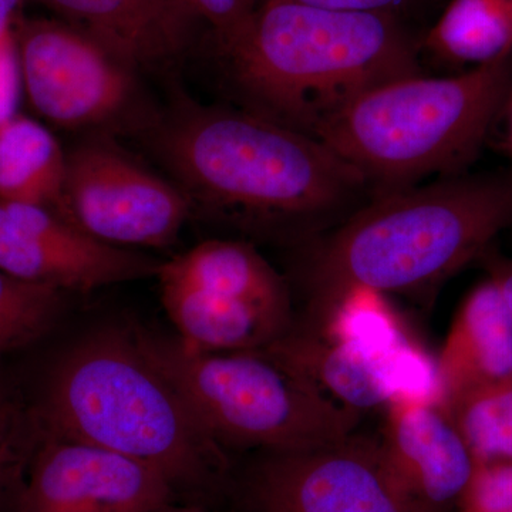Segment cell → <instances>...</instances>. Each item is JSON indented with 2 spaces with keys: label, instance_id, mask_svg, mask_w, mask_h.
Segmentation results:
<instances>
[{
  "label": "cell",
  "instance_id": "484cf974",
  "mask_svg": "<svg viewBox=\"0 0 512 512\" xmlns=\"http://www.w3.org/2000/svg\"><path fill=\"white\" fill-rule=\"evenodd\" d=\"M478 261L483 262L488 278L494 282L512 320V258L488 248Z\"/></svg>",
  "mask_w": 512,
  "mask_h": 512
},
{
  "label": "cell",
  "instance_id": "30bf717a",
  "mask_svg": "<svg viewBox=\"0 0 512 512\" xmlns=\"http://www.w3.org/2000/svg\"><path fill=\"white\" fill-rule=\"evenodd\" d=\"M15 40L30 106L55 126H111L134 107L136 72L69 23L19 20Z\"/></svg>",
  "mask_w": 512,
  "mask_h": 512
},
{
  "label": "cell",
  "instance_id": "9c48e42d",
  "mask_svg": "<svg viewBox=\"0 0 512 512\" xmlns=\"http://www.w3.org/2000/svg\"><path fill=\"white\" fill-rule=\"evenodd\" d=\"M232 490L241 512H414L380 439L356 431L308 450L265 451Z\"/></svg>",
  "mask_w": 512,
  "mask_h": 512
},
{
  "label": "cell",
  "instance_id": "f1b7e54d",
  "mask_svg": "<svg viewBox=\"0 0 512 512\" xmlns=\"http://www.w3.org/2000/svg\"><path fill=\"white\" fill-rule=\"evenodd\" d=\"M504 113H507V119H508L507 143H508V151H510V157H511V170L510 171L512 173V77H511V83H510V90H508L507 101H505Z\"/></svg>",
  "mask_w": 512,
  "mask_h": 512
},
{
  "label": "cell",
  "instance_id": "4316f807",
  "mask_svg": "<svg viewBox=\"0 0 512 512\" xmlns=\"http://www.w3.org/2000/svg\"><path fill=\"white\" fill-rule=\"evenodd\" d=\"M289 2L302 3V5L315 6L339 12L353 13H392L396 15L397 9L407 0H289Z\"/></svg>",
  "mask_w": 512,
  "mask_h": 512
},
{
  "label": "cell",
  "instance_id": "7a4b0ae2",
  "mask_svg": "<svg viewBox=\"0 0 512 512\" xmlns=\"http://www.w3.org/2000/svg\"><path fill=\"white\" fill-rule=\"evenodd\" d=\"M512 225V173H461L375 195L308 242V318L355 286L426 299Z\"/></svg>",
  "mask_w": 512,
  "mask_h": 512
},
{
  "label": "cell",
  "instance_id": "8992f818",
  "mask_svg": "<svg viewBox=\"0 0 512 512\" xmlns=\"http://www.w3.org/2000/svg\"><path fill=\"white\" fill-rule=\"evenodd\" d=\"M140 332L148 352L225 450L326 446L355 433L363 419L264 349L205 352L178 338Z\"/></svg>",
  "mask_w": 512,
  "mask_h": 512
},
{
  "label": "cell",
  "instance_id": "ffe728a7",
  "mask_svg": "<svg viewBox=\"0 0 512 512\" xmlns=\"http://www.w3.org/2000/svg\"><path fill=\"white\" fill-rule=\"evenodd\" d=\"M444 412L474 461H512V380L463 394Z\"/></svg>",
  "mask_w": 512,
  "mask_h": 512
},
{
  "label": "cell",
  "instance_id": "2e32d148",
  "mask_svg": "<svg viewBox=\"0 0 512 512\" xmlns=\"http://www.w3.org/2000/svg\"><path fill=\"white\" fill-rule=\"evenodd\" d=\"M436 367L443 410L463 394L512 380V320L490 278L464 298Z\"/></svg>",
  "mask_w": 512,
  "mask_h": 512
},
{
  "label": "cell",
  "instance_id": "ba28073f",
  "mask_svg": "<svg viewBox=\"0 0 512 512\" xmlns=\"http://www.w3.org/2000/svg\"><path fill=\"white\" fill-rule=\"evenodd\" d=\"M192 201L106 138L66 153L62 217L119 248H164L177 241Z\"/></svg>",
  "mask_w": 512,
  "mask_h": 512
},
{
  "label": "cell",
  "instance_id": "d6986e66",
  "mask_svg": "<svg viewBox=\"0 0 512 512\" xmlns=\"http://www.w3.org/2000/svg\"><path fill=\"white\" fill-rule=\"evenodd\" d=\"M322 338L370 356H389L413 338L386 293L355 286L301 323Z\"/></svg>",
  "mask_w": 512,
  "mask_h": 512
},
{
  "label": "cell",
  "instance_id": "ac0fdd59",
  "mask_svg": "<svg viewBox=\"0 0 512 512\" xmlns=\"http://www.w3.org/2000/svg\"><path fill=\"white\" fill-rule=\"evenodd\" d=\"M424 47L443 62L473 67L512 55V0H450Z\"/></svg>",
  "mask_w": 512,
  "mask_h": 512
},
{
  "label": "cell",
  "instance_id": "5bb4252c",
  "mask_svg": "<svg viewBox=\"0 0 512 512\" xmlns=\"http://www.w3.org/2000/svg\"><path fill=\"white\" fill-rule=\"evenodd\" d=\"M380 443L390 473L414 512H456L474 458L440 406L396 397L384 409Z\"/></svg>",
  "mask_w": 512,
  "mask_h": 512
},
{
  "label": "cell",
  "instance_id": "52a82bcc",
  "mask_svg": "<svg viewBox=\"0 0 512 512\" xmlns=\"http://www.w3.org/2000/svg\"><path fill=\"white\" fill-rule=\"evenodd\" d=\"M161 301L190 348L259 350L293 326L285 279L254 245L210 239L158 269Z\"/></svg>",
  "mask_w": 512,
  "mask_h": 512
},
{
  "label": "cell",
  "instance_id": "7402d4cb",
  "mask_svg": "<svg viewBox=\"0 0 512 512\" xmlns=\"http://www.w3.org/2000/svg\"><path fill=\"white\" fill-rule=\"evenodd\" d=\"M42 433L37 407L26 406L0 383V512H15L20 485Z\"/></svg>",
  "mask_w": 512,
  "mask_h": 512
},
{
  "label": "cell",
  "instance_id": "5b68a950",
  "mask_svg": "<svg viewBox=\"0 0 512 512\" xmlns=\"http://www.w3.org/2000/svg\"><path fill=\"white\" fill-rule=\"evenodd\" d=\"M512 55L450 77H402L363 93L313 137L365 177L375 195L466 173L504 113Z\"/></svg>",
  "mask_w": 512,
  "mask_h": 512
},
{
  "label": "cell",
  "instance_id": "4fadbf2b",
  "mask_svg": "<svg viewBox=\"0 0 512 512\" xmlns=\"http://www.w3.org/2000/svg\"><path fill=\"white\" fill-rule=\"evenodd\" d=\"M333 402L359 414L384 410L396 397L440 404L436 359L416 340L389 356L365 355L293 323L264 349Z\"/></svg>",
  "mask_w": 512,
  "mask_h": 512
},
{
  "label": "cell",
  "instance_id": "9a60e30c",
  "mask_svg": "<svg viewBox=\"0 0 512 512\" xmlns=\"http://www.w3.org/2000/svg\"><path fill=\"white\" fill-rule=\"evenodd\" d=\"M134 72L170 67L191 49L200 16L187 0H37Z\"/></svg>",
  "mask_w": 512,
  "mask_h": 512
},
{
  "label": "cell",
  "instance_id": "e0dca14e",
  "mask_svg": "<svg viewBox=\"0 0 512 512\" xmlns=\"http://www.w3.org/2000/svg\"><path fill=\"white\" fill-rule=\"evenodd\" d=\"M66 153L43 124L15 114L0 121V200L42 205L62 217Z\"/></svg>",
  "mask_w": 512,
  "mask_h": 512
},
{
  "label": "cell",
  "instance_id": "6da1fadb",
  "mask_svg": "<svg viewBox=\"0 0 512 512\" xmlns=\"http://www.w3.org/2000/svg\"><path fill=\"white\" fill-rule=\"evenodd\" d=\"M154 146L191 201L247 231L308 244L373 197L365 177L318 138L254 111L180 106Z\"/></svg>",
  "mask_w": 512,
  "mask_h": 512
},
{
  "label": "cell",
  "instance_id": "44dd1931",
  "mask_svg": "<svg viewBox=\"0 0 512 512\" xmlns=\"http://www.w3.org/2000/svg\"><path fill=\"white\" fill-rule=\"evenodd\" d=\"M66 292L0 271V362L55 325Z\"/></svg>",
  "mask_w": 512,
  "mask_h": 512
},
{
  "label": "cell",
  "instance_id": "8fae6325",
  "mask_svg": "<svg viewBox=\"0 0 512 512\" xmlns=\"http://www.w3.org/2000/svg\"><path fill=\"white\" fill-rule=\"evenodd\" d=\"M177 501L146 464L43 427L15 512H148Z\"/></svg>",
  "mask_w": 512,
  "mask_h": 512
},
{
  "label": "cell",
  "instance_id": "83f0119b",
  "mask_svg": "<svg viewBox=\"0 0 512 512\" xmlns=\"http://www.w3.org/2000/svg\"><path fill=\"white\" fill-rule=\"evenodd\" d=\"M148 512H215L208 510L204 505L198 504H183L177 505V503H170L161 505V507L154 508V510Z\"/></svg>",
  "mask_w": 512,
  "mask_h": 512
},
{
  "label": "cell",
  "instance_id": "603a6c76",
  "mask_svg": "<svg viewBox=\"0 0 512 512\" xmlns=\"http://www.w3.org/2000/svg\"><path fill=\"white\" fill-rule=\"evenodd\" d=\"M456 512H512V461H474Z\"/></svg>",
  "mask_w": 512,
  "mask_h": 512
},
{
  "label": "cell",
  "instance_id": "7c38bea8",
  "mask_svg": "<svg viewBox=\"0 0 512 512\" xmlns=\"http://www.w3.org/2000/svg\"><path fill=\"white\" fill-rule=\"evenodd\" d=\"M161 262L97 241L42 205L0 200V271L63 292L158 274Z\"/></svg>",
  "mask_w": 512,
  "mask_h": 512
},
{
  "label": "cell",
  "instance_id": "3957f363",
  "mask_svg": "<svg viewBox=\"0 0 512 512\" xmlns=\"http://www.w3.org/2000/svg\"><path fill=\"white\" fill-rule=\"evenodd\" d=\"M37 410L46 430L153 468L178 500L207 507L231 491L227 450L202 426L138 329H101L74 346Z\"/></svg>",
  "mask_w": 512,
  "mask_h": 512
},
{
  "label": "cell",
  "instance_id": "cb8c5ba5",
  "mask_svg": "<svg viewBox=\"0 0 512 512\" xmlns=\"http://www.w3.org/2000/svg\"><path fill=\"white\" fill-rule=\"evenodd\" d=\"M264 0H187L217 35L221 49L239 35Z\"/></svg>",
  "mask_w": 512,
  "mask_h": 512
},
{
  "label": "cell",
  "instance_id": "277c9868",
  "mask_svg": "<svg viewBox=\"0 0 512 512\" xmlns=\"http://www.w3.org/2000/svg\"><path fill=\"white\" fill-rule=\"evenodd\" d=\"M221 50L249 111L309 136L363 93L421 74L397 15L289 0H264Z\"/></svg>",
  "mask_w": 512,
  "mask_h": 512
},
{
  "label": "cell",
  "instance_id": "d4e9b609",
  "mask_svg": "<svg viewBox=\"0 0 512 512\" xmlns=\"http://www.w3.org/2000/svg\"><path fill=\"white\" fill-rule=\"evenodd\" d=\"M25 0H0V76L18 70L15 28Z\"/></svg>",
  "mask_w": 512,
  "mask_h": 512
}]
</instances>
